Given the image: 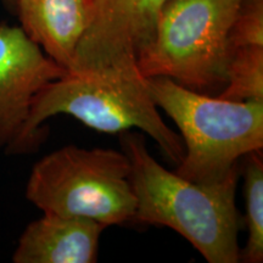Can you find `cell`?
<instances>
[{"label":"cell","mask_w":263,"mask_h":263,"mask_svg":"<svg viewBox=\"0 0 263 263\" xmlns=\"http://www.w3.org/2000/svg\"><path fill=\"white\" fill-rule=\"evenodd\" d=\"M244 159L248 241L240 257L249 263L263 261V162L262 150L252 151Z\"/></svg>","instance_id":"11"},{"label":"cell","mask_w":263,"mask_h":263,"mask_svg":"<svg viewBox=\"0 0 263 263\" xmlns=\"http://www.w3.org/2000/svg\"><path fill=\"white\" fill-rule=\"evenodd\" d=\"M67 72L20 26L0 24V151L21 155L33 101L45 85Z\"/></svg>","instance_id":"7"},{"label":"cell","mask_w":263,"mask_h":263,"mask_svg":"<svg viewBox=\"0 0 263 263\" xmlns=\"http://www.w3.org/2000/svg\"><path fill=\"white\" fill-rule=\"evenodd\" d=\"M218 97L235 101H263V47L230 51L227 83Z\"/></svg>","instance_id":"10"},{"label":"cell","mask_w":263,"mask_h":263,"mask_svg":"<svg viewBox=\"0 0 263 263\" xmlns=\"http://www.w3.org/2000/svg\"><path fill=\"white\" fill-rule=\"evenodd\" d=\"M263 47V0H241L230 27L228 48Z\"/></svg>","instance_id":"12"},{"label":"cell","mask_w":263,"mask_h":263,"mask_svg":"<svg viewBox=\"0 0 263 263\" xmlns=\"http://www.w3.org/2000/svg\"><path fill=\"white\" fill-rule=\"evenodd\" d=\"M103 223L77 216H44L26 227L20 236L15 263H94Z\"/></svg>","instance_id":"8"},{"label":"cell","mask_w":263,"mask_h":263,"mask_svg":"<svg viewBox=\"0 0 263 263\" xmlns=\"http://www.w3.org/2000/svg\"><path fill=\"white\" fill-rule=\"evenodd\" d=\"M57 115H70L100 133L116 134L138 128L149 134L176 164L185 153L182 137L163 122L140 72H67L50 82L33 101L21 154L38 150L48 134L43 123Z\"/></svg>","instance_id":"2"},{"label":"cell","mask_w":263,"mask_h":263,"mask_svg":"<svg viewBox=\"0 0 263 263\" xmlns=\"http://www.w3.org/2000/svg\"><path fill=\"white\" fill-rule=\"evenodd\" d=\"M241 0H167L155 35L137 67L145 78L167 77L195 91L227 83L230 27Z\"/></svg>","instance_id":"5"},{"label":"cell","mask_w":263,"mask_h":263,"mask_svg":"<svg viewBox=\"0 0 263 263\" xmlns=\"http://www.w3.org/2000/svg\"><path fill=\"white\" fill-rule=\"evenodd\" d=\"M26 197L43 213L124 224L134 219L137 197L126 154L67 145L33 166Z\"/></svg>","instance_id":"4"},{"label":"cell","mask_w":263,"mask_h":263,"mask_svg":"<svg viewBox=\"0 0 263 263\" xmlns=\"http://www.w3.org/2000/svg\"><path fill=\"white\" fill-rule=\"evenodd\" d=\"M2 3L9 11H11L12 14L16 12V6H17V0H2Z\"/></svg>","instance_id":"13"},{"label":"cell","mask_w":263,"mask_h":263,"mask_svg":"<svg viewBox=\"0 0 263 263\" xmlns=\"http://www.w3.org/2000/svg\"><path fill=\"white\" fill-rule=\"evenodd\" d=\"M137 197L133 221L173 229L210 263L240 261L238 177L216 184L194 183L166 170L150 155L139 133H121Z\"/></svg>","instance_id":"1"},{"label":"cell","mask_w":263,"mask_h":263,"mask_svg":"<svg viewBox=\"0 0 263 263\" xmlns=\"http://www.w3.org/2000/svg\"><path fill=\"white\" fill-rule=\"evenodd\" d=\"M20 27L43 52L70 71L90 22V0H17Z\"/></svg>","instance_id":"9"},{"label":"cell","mask_w":263,"mask_h":263,"mask_svg":"<svg viewBox=\"0 0 263 263\" xmlns=\"http://www.w3.org/2000/svg\"><path fill=\"white\" fill-rule=\"evenodd\" d=\"M167 0H90V22L70 71L139 72L137 61L155 35Z\"/></svg>","instance_id":"6"},{"label":"cell","mask_w":263,"mask_h":263,"mask_svg":"<svg viewBox=\"0 0 263 263\" xmlns=\"http://www.w3.org/2000/svg\"><path fill=\"white\" fill-rule=\"evenodd\" d=\"M154 103L179 128L185 153L176 173L216 184L239 176V161L263 147V101L210 97L167 77L146 78Z\"/></svg>","instance_id":"3"}]
</instances>
